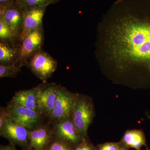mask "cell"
Masks as SVG:
<instances>
[{
  "instance_id": "6da1fadb",
  "label": "cell",
  "mask_w": 150,
  "mask_h": 150,
  "mask_svg": "<svg viewBox=\"0 0 150 150\" xmlns=\"http://www.w3.org/2000/svg\"><path fill=\"white\" fill-rule=\"evenodd\" d=\"M146 0H119L106 15L113 21L108 28L106 50L119 66L150 65L149 6Z\"/></svg>"
},
{
  "instance_id": "7a4b0ae2",
  "label": "cell",
  "mask_w": 150,
  "mask_h": 150,
  "mask_svg": "<svg viewBox=\"0 0 150 150\" xmlns=\"http://www.w3.org/2000/svg\"><path fill=\"white\" fill-rule=\"evenodd\" d=\"M94 108L88 96L77 94L71 119L81 136L88 139L87 131L94 117Z\"/></svg>"
},
{
  "instance_id": "3957f363",
  "label": "cell",
  "mask_w": 150,
  "mask_h": 150,
  "mask_svg": "<svg viewBox=\"0 0 150 150\" xmlns=\"http://www.w3.org/2000/svg\"><path fill=\"white\" fill-rule=\"evenodd\" d=\"M77 94L68 91L64 87L59 85L53 111L48 118L51 124L66 118H71Z\"/></svg>"
},
{
  "instance_id": "277c9868",
  "label": "cell",
  "mask_w": 150,
  "mask_h": 150,
  "mask_svg": "<svg viewBox=\"0 0 150 150\" xmlns=\"http://www.w3.org/2000/svg\"><path fill=\"white\" fill-rule=\"evenodd\" d=\"M58 62L41 49L30 59L25 67L43 83L51 78L57 68Z\"/></svg>"
},
{
  "instance_id": "5b68a950",
  "label": "cell",
  "mask_w": 150,
  "mask_h": 150,
  "mask_svg": "<svg viewBox=\"0 0 150 150\" xmlns=\"http://www.w3.org/2000/svg\"><path fill=\"white\" fill-rule=\"evenodd\" d=\"M59 85L55 83H42L36 88L37 110L45 118L51 116L54 108Z\"/></svg>"
},
{
  "instance_id": "8992f818",
  "label": "cell",
  "mask_w": 150,
  "mask_h": 150,
  "mask_svg": "<svg viewBox=\"0 0 150 150\" xmlns=\"http://www.w3.org/2000/svg\"><path fill=\"white\" fill-rule=\"evenodd\" d=\"M43 28L37 30L28 34L20 42V56L17 64L25 66L30 59L42 49L44 43Z\"/></svg>"
},
{
  "instance_id": "52a82bcc",
  "label": "cell",
  "mask_w": 150,
  "mask_h": 150,
  "mask_svg": "<svg viewBox=\"0 0 150 150\" xmlns=\"http://www.w3.org/2000/svg\"><path fill=\"white\" fill-rule=\"evenodd\" d=\"M6 108L11 119L29 130L42 124L45 118L39 111L34 109L8 105Z\"/></svg>"
},
{
  "instance_id": "ba28073f",
  "label": "cell",
  "mask_w": 150,
  "mask_h": 150,
  "mask_svg": "<svg viewBox=\"0 0 150 150\" xmlns=\"http://www.w3.org/2000/svg\"><path fill=\"white\" fill-rule=\"evenodd\" d=\"M29 129L8 118L0 127V136L8 140L9 143L18 146L22 150H28Z\"/></svg>"
},
{
  "instance_id": "9c48e42d",
  "label": "cell",
  "mask_w": 150,
  "mask_h": 150,
  "mask_svg": "<svg viewBox=\"0 0 150 150\" xmlns=\"http://www.w3.org/2000/svg\"><path fill=\"white\" fill-rule=\"evenodd\" d=\"M52 125L53 136L67 142L74 148L86 140L81 136L71 118L63 119Z\"/></svg>"
},
{
  "instance_id": "30bf717a",
  "label": "cell",
  "mask_w": 150,
  "mask_h": 150,
  "mask_svg": "<svg viewBox=\"0 0 150 150\" xmlns=\"http://www.w3.org/2000/svg\"><path fill=\"white\" fill-rule=\"evenodd\" d=\"M49 124L40 125L29 130L28 150H45L53 137L52 126Z\"/></svg>"
},
{
  "instance_id": "8fae6325",
  "label": "cell",
  "mask_w": 150,
  "mask_h": 150,
  "mask_svg": "<svg viewBox=\"0 0 150 150\" xmlns=\"http://www.w3.org/2000/svg\"><path fill=\"white\" fill-rule=\"evenodd\" d=\"M46 8H34L25 11L23 28L19 38L20 42L28 34L37 30L43 28V18L46 12Z\"/></svg>"
},
{
  "instance_id": "7c38bea8",
  "label": "cell",
  "mask_w": 150,
  "mask_h": 150,
  "mask_svg": "<svg viewBox=\"0 0 150 150\" xmlns=\"http://www.w3.org/2000/svg\"><path fill=\"white\" fill-rule=\"evenodd\" d=\"M24 11L14 4L6 8L4 13L0 16L7 24L15 37L18 40L22 31Z\"/></svg>"
},
{
  "instance_id": "4fadbf2b",
  "label": "cell",
  "mask_w": 150,
  "mask_h": 150,
  "mask_svg": "<svg viewBox=\"0 0 150 150\" xmlns=\"http://www.w3.org/2000/svg\"><path fill=\"white\" fill-rule=\"evenodd\" d=\"M8 105L37 110L35 87L16 92Z\"/></svg>"
},
{
  "instance_id": "5bb4252c",
  "label": "cell",
  "mask_w": 150,
  "mask_h": 150,
  "mask_svg": "<svg viewBox=\"0 0 150 150\" xmlns=\"http://www.w3.org/2000/svg\"><path fill=\"white\" fill-rule=\"evenodd\" d=\"M20 42L9 43L0 42V64H17L20 56Z\"/></svg>"
},
{
  "instance_id": "9a60e30c",
  "label": "cell",
  "mask_w": 150,
  "mask_h": 150,
  "mask_svg": "<svg viewBox=\"0 0 150 150\" xmlns=\"http://www.w3.org/2000/svg\"><path fill=\"white\" fill-rule=\"evenodd\" d=\"M122 142L127 147L141 150L143 146H146V138L143 132L138 130L126 131L123 136Z\"/></svg>"
},
{
  "instance_id": "2e32d148",
  "label": "cell",
  "mask_w": 150,
  "mask_h": 150,
  "mask_svg": "<svg viewBox=\"0 0 150 150\" xmlns=\"http://www.w3.org/2000/svg\"><path fill=\"white\" fill-rule=\"evenodd\" d=\"M62 0H15L14 4L23 11L37 7H47L51 4H54Z\"/></svg>"
},
{
  "instance_id": "e0dca14e",
  "label": "cell",
  "mask_w": 150,
  "mask_h": 150,
  "mask_svg": "<svg viewBox=\"0 0 150 150\" xmlns=\"http://www.w3.org/2000/svg\"><path fill=\"white\" fill-rule=\"evenodd\" d=\"M0 42L9 43H19L18 39L15 37L7 24L2 19L0 18Z\"/></svg>"
},
{
  "instance_id": "ac0fdd59",
  "label": "cell",
  "mask_w": 150,
  "mask_h": 150,
  "mask_svg": "<svg viewBox=\"0 0 150 150\" xmlns=\"http://www.w3.org/2000/svg\"><path fill=\"white\" fill-rule=\"evenodd\" d=\"M21 67L17 64L8 65L0 64V78L16 77L21 70Z\"/></svg>"
},
{
  "instance_id": "d6986e66",
  "label": "cell",
  "mask_w": 150,
  "mask_h": 150,
  "mask_svg": "<svg viewBox=\"0 0 150 150\" xmlns=\"http://www.w3.org/2000/svg\"><path fill=\"white\" fill-rule=\"evenodd\" d=\"M74 148L67 142L53 136L45 150H73Z\"/></svg>"
},
{
  "instance_id": "ffe728a7",
  "label": "cell",
  "mask_w": 150,
  "mask_h": 150,
  "mask_svg": "<svg viewBox=\"0 0 150 150\" xmlns=\"http://www.w3.org/2000/svg\"><path fill=\"white\" fill-rule=\"evenodd\" d=\"M73 150H96V148L89 143L88 140H84L80 144L74 148Z\"/></svg>"
},
{
  "instance_id": "44dd1931",
  "label": "cell",
  "mask_w": 150,
  "mask_h": 150,
  "mask_svg": "<svg viewBox=\"0 0 150 150\" xmlns=\"http://www.w3.org/2000/svg\"><path fill=\"white\" fill-rule=\"evenodd\" d=\"M121 144L116 143H107L99 146L98 150H119Z\"/></svg>"
},
{
  "instance_id": "7402d4cb",
  "label": "cell",
  "mask_w": 150,
  "mask_h": 150,
  "mask_svg": "<svg viewBox=\"0 0 150 150\" xmlns=\"http://www.w3.org/2000/svg\"><path fill=\"white\" fill-rule=\"evenodd\" d=\"M15 0H0V16L4 13L6 8L11 6Z\"/></svg>"
},
{
  "instance_id": "603a6c76",
  "label": "cell",
  "mask_w": 150,
  "mask_h": 150,
  "mask_svg": "<svg viewBox=\"0 0 150 150\" xmlns=\"http://www.w3.org/2000/svg\"><path fill=\"white\" fill-rule=\"evenodd\" d=\"M8 117V113L6 107H1L0 109V127L3 126Z\"/></svg>"
},
{
  "instance_id": "cb8c5ba5",
  "label": "cell",
  "mask_w": 150,
  "mask_h": 150,
  "mask_svg": "<svg viewBox=\"0 0 150 150\" xmlns=\"http://www.w3.org/2000/svg\"><path fill=\"white\" fill-rule=\"evenodd\" d=\"M0 150H18L15 145L9 143L8 145L0 146Z\"/></svg>"
},
{
  "instance_id": "d4e9b609",
  "label": "cell",
  "mask_w": 150,
  "mask_h": 150,
  "mask_svg": "<svg viewBox=\"0 0 150 150\" xmlns=\"http://www.w3.org/2000/svg\"><path fill=\"white\" fill-rule=\"evenodd\" d=\"M119 150H128V147L123 144H121Z\"/></svg>"
}]
</instances>
